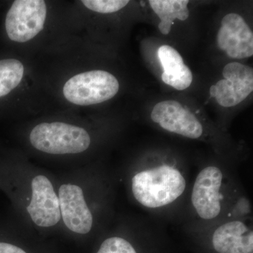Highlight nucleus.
Segmentation results:
<instances>
[{"instance_id":"1","label":"nucleus","mask_w":253,"mask_h":253,"mask_svg":"<svg viewBox=\"0 0 253 253\" xmlns=\"http://www.w3.org/2000/svg\"><path fill=\"white\" fill-rule=\"evenodd\" d=\"M57 184L61 225L71 234L106 231L113 219L114 179L109 172H76Z\"/></svg>"},{"instance_id":"2","label":"nucleus","mask_w":253,"mask_h":253,"mask_svg":"<svg viewBox=\"0 0 253 253\" xmlns=\"http://www.w3.org/2000/svg\"><path fill=\"white\" fill-rule=\"evenodd\" d=\"M235 172L219 164L204 165L195 174L181 219L197 233L219 221L251 215V204Z\"/></svg>"},{"instance_id":"3","label":"nucleus","mask_w":253,"mask_h":253,"mask_svg":"<svg viewBox=\"0 0 253 253\" xmlns=\"http://www.w3.org/2000/svg\"><path fill=\"white\" fill-rule=\"evenodd\" d=\"M132 202L152 215L181 219L190 187L191 172L176 160L150 158L124 172Z\"/></svg>"},{"instance_id":"4","label":"nucleus","mask_w":253,"mask_h":253,"mask_svg":"<svg viewBox=\"0 0 253 253\" xmlns=\"http://www.w3.org/2000/svg\"><path fill=\"white\" fill-rule=\"evenodd\" d=\"M16 194L23 217L33 229H59L61 217L57 184L49 174L41 171H23Z\"/></svg>"},{"instance_id":"5","label":"nucleus","mask_w":253,"mask_h":253,"mask_svg":"<svg viewBox=\"0 0 253 253\" xmlns=\"http://www.w3.org/2000/svg\"><path fill=\"white\" fill-rule=\"evenodd\" d=\"M29 139L34 149L54 156L83 154L91 144L90 134L84 128L63 122L37 125Z\"/></svg>"},{"instance_id":"6","label":"nucleus","mask_w":253,"mask_h":253,"mask_svg":"<svg viewBox=\"0 0 253 253\" xmlns=\"http://www.w3.org/2000/svg\"><path fill=\"white\" fill-rule=\"evenodd\" d=\"M120 89L119 82L107 71L96 70L76 75L63 86V96L73 104L89 106L114 97Z\"/></svg>"},{"instance_id":"7","label":"nucleus","mask_w":253,"mask_h":253,"mask_svg":"<svg viewBox=\"0 0 253 253\" xmlns=\"http://www.w3.org/2000/svg\"><path fill=\"white\" fill-rule=\"evenodd\" d=\"M208 239L216 253H253L251 217L230 218L195 233Z\"/></svg>"},{"instance_id":"8","label":"nucleus","mask_w":253,"mask_h":253,"mask_svg":"<svg viewBox=\"0 0 253 253\" xmlns=\"http://www.w3.org/2000/svg\"><path fill=\"white\" fill-rule=\"evenodd\" d=\"M46 18V5L43 0H16L5 18L8 38L16 42H26L38 36Z\"/></svg>"},{"instance_id":"9","label":"nucleus","mask_w":253,"mask_h":253,"mask_svg":"<svg viewBox=\"0 0 253 253\" xmlns=\"http://www.w3.org/2000/svg\"><path fill=\"white\" fill-rule=\"evenodd\" d=\"M151 119L163 130L187 139L201 140L206 134V128L199 118L174 100H166L155 105Z\"/></svg>"},{"instance_id":"10","label":"nucleus","mask_w":253,"mask_h":253,"mask_svg":"<svg viewBox=\"0 0 253 253\" xmlns=\"http://www.w3.org/2000/svg\"><path fill=\"white\" fill-rule=\"evenodd\" d=\"M224 79L218 81L210 89L222 107L230 108L241 104L253 91V70L246 65L231 62L223 68Z\"/></svg>"},{"instance_id":"11","label":"nucleus","mask_w":253,"mask_h":253,"mask_svg":"<svg viewBox=\"0 0 253 253\" xmlns=\"http://www.w3.org/2000/svg\"><path fill=\"white\" fill-rule=\"evenodd\" d=\"M218 47L232 59H242L253 55V33L241 15L224 16L217 35Z\"/></svg>"},{"instance_id":"12","label":"nucleus","mask_w":253,"mask_h":253,"mask_svg":"<svg viewBox=\"0 0 253 253\" xmlns=\"http://www.w3.org/2000/svg\"><path fill=\"white\" fill-rule=\"evenodd\" d=\"M158 56L164 70L161 78L166 84L177 90H184L191 86L192 72L184 64L183 58L174 48L161 46L158 49Z\"/></svg>"},{"instance_id":"13","label":"nucleus","mask_w":253,"mask_h":253,"mask_svg":"<svg viewBox=\"0 0 253 253\" xmlns=\"http://www.w3.org/2000/svg\"><path fill=\"white\" fill-rule=\"evenodd\" d=\"M140 219L120 222L105 236L95 253H140L135 236Z\"/></svg>"},{"instance_id":"14","label":"nucleus","mask_w":253,"mask_h":253,"mask_svg":"<svg viewBox=\"0 0 253 253\" xmlns=\"http://www.w3.org/2000/svg\"><path fill=\"white\" fill-rule=\"evenodd\" d=\"M188 0H150L151 9L161 19L158 28L167 36L170 33L174 20L185 21L189 16Z\"/></svg>"},{"instance_id":"15","label":"nucleus","mask_w":253,"mask_h":253,"mask_svg":"<svg viewBox=\"0 0 253 253\" xmlns=\"http://www.w3.org/2000/svg\"><path fill=\"white\" fill-rule=\"evenodd\" d=\"M24 74V66L16 59H0V99L16 89Z\"/></svg>"},{"instance_id":"16","label":"nucleus","mask_w":253,"mask_h":253,"mask_svg":"<svg viewBox=\"0 0 253 253\" xmlns=\"http://www.w3.org/2000/svg\"><path fill=\"white\" fill-rule=\"evenodd\" d=\"M88 9L100 14H111L123 9L129 2L127 0H83Z\"/></svg>"},{"instance_id":"17","label":"nucleus","mask_w":253,"mask_h":253,"mask_svg":"<svg viewBox=\"0 0 253 253\" xmlns=\"http://www.w3.org/2000/svg\"><path fill=\"white\" fill-rule=\"evenodd\" d=\"M0 253H28L22 248L13 244L0 241Z\"/></svg>"}]
</instances>
